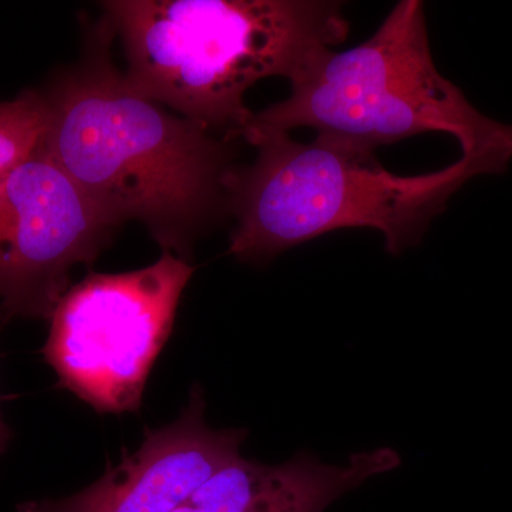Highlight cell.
<instances>
[{
	"label": "cell",
	"instance_id": "1",
	"mask_svg": "<svg viewBox=\"0 0 512 512\" xmlns=\"http://www.w3.org/2000/svg\"><path fill=\"white\" fill-rule=\"evenodd\" d=\"M104 18L86 59L47 90L43 153L114 224L146 225L187 261L195 238L227 208L231 141L138 92L110 57Z\"/></svg>",
	"mask_w": 512,
	"mask_h": 512
},
{
	"label": "cell",
	"instance_id": "2",
	"mask_svg": "<svg viewBox=\"0 0 512 512\" xmlns=\"http://www.w3.org/2000/svg\"><path fill=\"white\" fill-rule=\"evenodd\" d=\"M103 8L138 92L227 141L251 117L249 87L272 76L292 82L349 33L342 3L329 0H113Z\"/></svg>",
	"mask_w": 512,
	"mask_h": 512
},
{
	"label": "cell",
	"instance_id": "3",
	"mask_svg": "<svg viewBox=\"0 0 512 512\" xmlns=\"http://www.w3.org/2000/svg\"><path fill=\"white\" fill-rule=\"evenodd\" d=\"M252 146L258 156L235 167L227 204L237 221L229 254L248 264L345 228L377 229L389 254H403L468 180L494 174L484 161L461 156L433 173L397 175L377 160V148L330 133L306 144L271 134Z\"/></svg>",
	"mask_w": 512,
	"mask_h": 512
},
{
	"label": "cell",
	"instance_id": "4",
	"mask_svg": "<svg viewBox=\"0 0 512 512\" xmlns=\"http://www.w3.org/2000/svg\"><path fill=\"white\" fill-rule=\"evenodd\" d=\"M298 127L375 148L446 133L457 138L461 156L484 161L494 174L512 158V126L485 117L437 70L419 0L397 3L362 45L313 57L288 99L252 113L241 137L252 144Z\"/></svg>",
	"mask_w": 512,
	"mask_h": 512
},
{
	"label": "cell",
	"instance_id": "5",
	"mask_svg": "<svg viewBox=\"0 0 512 512\" xmlns=\"http://www.w3.org/2000/svg\"><path fill=\"white\" fill-rule=\"evenodd\" d=\"M192 274L194 266L164 252L146 268L70 286L42 350L59 387L99 413L138 412Z\"/></svg>",
	"mask_w": 512,
	"mask_h": 512
},
{
	"label": "cell",
	"instance_id": "6",
	"mask_svg": "<svg viewBox=\"0 0 512 512\" xmlns=\"http://www.w3.org/2000/svg\"><path fill=\"white\" fill-rule=\"evenodd\" d=\"M117 225L42 148L0 194V305L6 318L50 319L76 265L92 264Z\"/></svg>",
	"mask_w": 512,
	"mask_h": 512
},
{
	"label": "cell",
	"instance_id": "7",
	"mask_svg": "<svg viewBox=\"0 0 512 512\" xmlns=\"http://www.w3.org/2000/svg\"><path fill=\"white\" fill-rule=\"evenodd\" d=\"M200 384L180 417L144 431L136 453L70 497L26 501L16 512H173L207 478L241 456L247 429H212Z\"/></svg>",
	"mask_w": 512,
	"mask_h": 512
},
{
	"label": "cell",
	"instance_id": "8",
	"mask_svg": "<svg viewBox=\"0 0 512 512\" xmlns=\"http://www.w3.org/2000/svg\"><path fill=\"white\" fill-rule=\"evenodd\" d=\"M402 464L392 447L359 451L328 464L301 451L281 464L235 458L204 481L173 512H325L370 478Z\"/></svg>",
	"mask_w": 512,
	"mask_h": 512
},
{
	"label": "cell",
	"instance_id": "9",
	"mask_svg": "<svg viewBox=\"0 0 512 512\" xmlns=\"http://www.w3.org/2000/svg\"><path fill=\"white\" fill-rule=\"evenodd\" d=\"M49 107L45 94L25 92L0 101V178L30 160L45 140Z\"/></svg>",
	"mask_w": 512,
	"mask_h": 512
},
{
	"label": "cell",
	"instance_id": "10",
	"mask_svg": "<svg viewBox=\"0 0 512 512\" xmlns=\"http://www.w3.org/2000/svg\"><path fill=\"white\" fill-rule=\"evenodd\" d=\"M10 439H12V433H10L9 427L6 426L5 421L2 419V414H0V456L8 448Z\"/></svg>",
	"mask_w": 512,
	"mask_h": 512
},
{
	"label": "cell",
	"instance_id": "11",
	"mask_svg": "<svg viewBox=\"0 0 512 512\" xmlns=\"http://www.w3.org/2000/svg\"><path fill=\"white\" fill-rule=\"evenodd\" d=\"M3 180H5V178H0V194H2Z\"/></svg>",
	"mask_w": 512,
	"mask_h": 512
}]
</instances>
